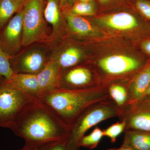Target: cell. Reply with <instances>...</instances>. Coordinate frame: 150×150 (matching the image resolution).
Listing matches in <instances>:
<instances>
[{
    "label": "cell",
    "instance_id": "obj_32",
    "mask_svg": "<svg viewBox=\"0 0 150 150\" xmlns=\"http://www.w3.org/2000/svg\"><path fill=\"white\" fill-rule=\"evenodd\" d=\"M150 95V85L149 86V87L146 90V91L143 94V95L139 99V100H137V101H139L140 100L142 99V98H144L146 97L149 96ZM136 103V102H135Z\"/></svg>",
    "mask_w": 150,
    "mask_h": 150
},
{
    "label": "cell",
    "instance_id": "obj_15",
    "mask_svg": "<svg viewBox=\"0 0 150 150\" xmlns=\"http://www.w3.org/2000/svg\"><path fill=\"white\" fill-rule=\"evenodd\" d=\"M150 85V60L138 71L127 84L129 105L137 102Z\"/></svg>",
    "mask_w": 150,
    "mask_h": 150
},
{
    "label": "cell",
    "instance_id": "obj_18",
    "mask_svg": "<svg viewBox=\"0 0 150 150\" xmlns=\"http://www.w3.org/2000/svg\"><path fill=\"white\" fill-rule=\"evenodd\" d=\"M123 143L134 150H150V132L126 130Z\"/></svg>",
    "mask_w": 150,
    "mask_h": 150
},
{
    "label": "cell",
    "instance_id": "obj_22",
    "mask_svg": "<svg viewBox=\"0 0 150 150\" xmlns=\"http://www.w3.org/2000/svg\"><path fill=\"white\" fill-rule=\"evenodd\" d=\"M103 137V130L98 127H96L90 134L84 136L80 143V147L90 149H95L97 147Z\"/></svg>",
    "mask_w": 150,
    "mask_h": 150
},
{
    "label": "cell",
    "instance_id": "obj_25",
    "mask_svg": "<svg viewBox=\"0 0 150 150\" xmlns=\"http://www.w3.org/2000/svg\"><path fill=\"white\" fill-rule=\"evenodd\" d=\"M18 150H67L66 142H52L37 146L27 147L23 146Z\"/></svg>",
    "mask_w": 150,
    "mask_h": 150
},
{
    "label": "cell",
    "instance_id": "obj_19",
    "mask_svg": "<svg viewBox=\"0 0 150 150\" xmlns=\"http://www.w3.org/2000/svg\"><path fill=\"white\" fill-rule=\"evenodd\" d=\"M109 98L113 101L122 112L129 105L130 99L127 85L115 83L106 88Z\"/></svg>",
    "mask_w": 150,
    "mask_h": 150
},
{
    "label": "cell",
    "instance_id": "obj_35",
    "mask_svg": "<svg viewBox=\"0 0 150 150\" xmlns=\"http://www.w3.org/2000/svg\"><path fill=\"white\" fill-rule=\"evenodd\" d=\"M92 1V0H76V1H81V2H87V1Z\"/></svg>",
    "mask_w": 150,
    "mask_h": 150
},
{
    "label": "cell",
    "instance_id": "obj_34",
    "mask_svg": "<svg viewBox=\"0 0 150 150\" xmlns=\"http://www.w3.org/2000/svg\"><path fill=\"white\" fill-rule=\"evenodd\" d=\"M67 0H60L61 1V5L62 8H63V10L67 6Z\"/></svg>",
    "mask_w": 150,
    "mask_h": 150
},
{
    "label": "cell",
    "instance_id": "obj_2",
    "mask_svg": "<svg viewBox=\"0 0 150 150\" xmlns=\"http://www.w3.org/2000/svg\"><path fill=\"white\" fill-rule=\"evenodd\" d=\"M109 98L106 88L69 91L57 88L40 98L59 118L71 126L81 112L92 105Z\"/></svg>",
    "mask_w": 150,
    "mask_h": 150
},
{
    "label": "cell",
    "instance_id": "obj_3",
    "mask_svg": "<svg viewBox=\"0 0 150 150\" xmlns=\"http://www.w3.org/2000/svg\"><path fill=\"white\" fill-rule=\"evenodd\" d=\"M121 111L109 98L92 105L81 112L70 126L66 141L67 150H79L81 140L92 127L109 118L119 117Z\"/></svg>",
    "mask_w": 150,
    "mask_h": 150
},
{
    "label": "cell",
    "instance_id": "obj_17",
    "mask_svg": "<svg viewBox=\"0 0 150 150\" xmlns=\"http://www.w3.org/2000/svg\"><path fill=\"white\" fill-rule=\"evenodd\" d=\"M8 80L23 93L34 98H39L40 90L37 75L14 74Z\"/></svg>",
    "mask_w": 150,
    "mask_h": 150
},
{
    "label": "cell",
    "instance_id": "obj_13",
    "mask_svg": "<svg viewBox=\"0 0 150 150\" xmlns=\"http://www.w3.org/2000/svg\"><path fill=\"white\" fill-rule=\"evenodd\" d=\"M126 123V130L150 132V108L129 105L118 117Z\"/></svg>",
    "mask_w": 150,
    "mask_h": 150
},
{
    "label": "cell",
    "instance_id": "obj_24",
    "mask_svg": "<svg viewBox=\"0 0 150 150\" xmlns=\"http://www.w3.org/2000/svg\"><path fill=\"white\" fill-rule=\"evenodd\" d=\"M126 126L125 121L123 120L114 123L103 130L104 137H108L112 143H115L118 136L125 131Z\"/></svg>",
    "mask_w": 150,
    "mask_h": 150
},
{
    "label": "cell",
    "instance_id": "obj_12",
    "mask_svg": "<svg viewBox=\"0 0 150 150\" xmlns=\"http://www.w3.org/2000/svg\"><path fill=\"white\" fill-rule=\"evenodd\" d=\"M96 21L104 27L120 31H129L139 25L138 18L129 11H120L100 16Z\"/></svg>",
    "mask_w": 150,
    "mask_h": 150
},
{
    "label": "cell",
    "instance_id": "obj_5",
    "mask_svg": "<svg viewBox=\"0 0 150 150\" xmlns=\"http://www.w3.org/2000/svg\"><path fill=\"white\" fill-rule=\"evenodd\" d=\"M52 48L47 43L36 42L23 47L10 57V62L14 74L37 75L51 59Z\"/></svg>",
    "mask_w": 150,
    "mask_h": 150
},
{
    "label": "cell",
    "instance_id": "obj_33",
    "mask_svg": "<svg viewBox=\"0 0 150 150\" xmlns=\"http://www.w3.org/2000/svg\"><path fill=\"white\" fill-rule=\"evenodd\" d=\"M76 1V0H67V6L64 8L71 6L74 4Z\"/></svg>",
    "mask_w": 150,
    "mask_h": 150
},
{
    "label": "cell",
    "instance_id": "obj_11",
    "mask_svg": "<svg viewBox=\"0 0 150 150\" xmlns=\"http://www.w3.org/2000/svg\"><path fill=\"white\" fill-rule=\"evenodd\" d=\"M77 43L66 38L53 48L51 59L59 64L61 70L83 64L85 50Z\"/></svg>",
    "mask_w": 150,
    "mask_h": 150
},
{
    "label": "cell",
    "instance_id": "obj_36",
    "mask_svg": "<svg viewBox=\"0 0 150 150\" xmlns=\"http://www.w3.org/2000/svg\"><path fill=\"white\" fill-rule=\"evenodd\" d=\"M147 1H150V0H147Z\"/></svg>",
    "mask_w": 150,
    "mask_h": 150
},
{
    "label": "cell",
    "instance_id": "obj_30",
    "mask_svg": "<svg viewBox=\"0 0 150 150\" xmlns=\"http://www.w3.org/2000/svg\"><path fill=\"white\" fill-rule=\"evenodd\" d=\"M106 150H134L132 148L127 146L125 144H122L120 147L118 148H112V149H109Z\"/></svg>",
    "mask_w": 150,
    "mask_h": 150
},
{
    "label": "cell",
    "instance_id": "obj_27",
    "mask_svg": "<svg viewBox=\"0 0 150 150\" xmlns=\"http://www.w3.org/2000/svg\"><path fill=\"white\" fill-rule=\"evenodd\" d=\"M126 0H98L100 7L102 8L114 7L115 5L121 4Z\"/></svg>",
    "mask_w": 150,
    "mask_h": 150
},
{
    "label": "cell",
    "instance_id": "obj_28",
    "mask_svg": "<svg viewBox=\"0 0 150 150\" xmlns=\"http://www.w3.org/2000/svg\"><path fill=\"white\" fill-rule=\"evenodd\" d=\"M131 105H134L138 107L150 108V95L140 100L135 103L131 104Z\"/></svg>",
    "mask_w": 150,
    "mask_h": 150
},
{
    "label": "cell",
    "instance_id": "obj_16",
    "mask_svg": "<svg viewBox=\"0 0 150 150\" xmlns=\"http://www.w3.org/2000/svg\"><path fill=\"white\" fill-rule=\"evenodd\" d=\"M64 14L67 22V36L82 38L93 35V26L85 17L67 13Z\"/></svg>",
    "mask_w": 150,
    "mask_h": 150
},
{
    "label": "cell",
    "instance_id": "obj_26",
    "mask_svg": "<svg viewBox=\"0 0 150 150\" xmlns=\"http://www.w3.org/2000/svg\"><path fill=\"white\" fill-rule=\"evenodd\" d=\"M132 4L136 10L145 18L150 20V1L147 0H132Z\"/></svg>",
    "mask_w": 150,
    "mask_h": 150
},
{
    "label": "cell",
    "instance_id": "obj_21",
    "mask_svg": "<svg viewBox=\"0 0 150 150\" xmlns=\"http://www.w3.org/2000/svg\"><path fill=\"white\" fill-rule=\"evenodd\" d=\"M22 9L11 0H0V32L13 16Z\"/></svg>",
    "mask_w": 150,
    "mask_h": 150
},
{
    "label": "cell",
    "instance_id": "obj_29",
    "mask_svg": "<svg viewBox=\"0 0 150 150\" xmlns=\"http://www.w3.org/2000/svg\"><path fill=\"white\" fill-rule=\"evenodd\" d=\"M142 49L150 55V40H146L142 43Z\"/></svg>",
    "mask_w": 150,
    "mask_h": 150
},
{
    "label": "cell",
    "instance_id": "obj_31",
    "mask_svg": "<svg viewBox=\"0 0 150 150\" xmlns=\"http://www.w3.org/2000/svg\"><path fill=\"white\" fill-rule=\"evenodd\" d=\"M15 4H16L21 8H23V6L27 0H11Z\"/></svg>",
    "mask_w": 150,
    "mask_h": 150
},
{
    "label": "cell",
    "instance_id": "obj_4",
    "mask_svg": "<svg viewBox=\"0 0 150 150\" xmlns=\"http://www.w3.org/2000/svg\"><path fill=\"white\" fill-rule=\"evenodd\" d=\"M46 0H27L22 9L23 46L36 42L48 44L51 28L44 15Z\"/></svg>",
    "mask_w": 150,
    "mask_h": 150
},
{
    "label": "cell",
    "instance_id": "obj_8",
    "mask_svg": "<svg viewBox=\"0 0 150 150\" xmlns=\"http://www.w3.org/2000/svg\"><path fill=\"white\" fill-rule=\"evenodd\" d=\"M83 64L61 70L58 88L79 91L101 86L99 81L96 79L94 72Z\"/></svg>",
    "mask_w": 150,
    "mask_h": 150
},
{
    "label": "cell",
    "instance_id": "obj_9",
    "mask_svg": "<svg viewBox=\"0 0 150 150\" xmlns=\"http://www.w3.org/2000/svg\"><path fill=\"white\" fill-rule=\"evenodd\" d=\"M44 15L51 26L48 44L53 49L67 36V22L60 0H46Z\"/></svg>",
    "mask_w": 150,
    "mask_h": 150
},
{
    "label": "cell",
    "instance_id": "obj_14",
    "mask_svg": "<svg viewBox=\"0 0 150 150\" xmlns=\"http://www.w3.org/2000/svg\"><path fill=\"white\" fill-rule=\"evenodd\" d=\"M60 71L59 64L50 59L45 68L37 74L40 90L39 98L58 88Z\"/></svg>",
    "mask_w": 150,
    "mask_h": 150
},
{
    "label": "cell",
    "instance_id": "obj_6",
    "mask_svg": "<svg viewBox=\"0 0 150 150\" xmlns=\"http://www.w3.org/2000/svg\"><path fill=\"white\" fill-rule=\"evenodd\" d=\"M96 66L102 75L100 86L105 88L117 81L130 79L131 81L132 75L142 69V63L138 59L120 54L103 57L98 61Z\"/></svg>",
    "mask_w": 150,
    "mask_h": 150
},
{
    "label": "cell",
    "instance_id": "obj_10",
    "mask_svg": "<svg viewBox=\"0 0 150 150\" xmlns=\"http://www.w3.org/2000/svg\"><path fill=\"white\" fill-rule=\"evenodd\" d=\"M22 10L16 13L0 32V47L10 57L23 47Z\"/></svg>",
    "mask_w": 150,
    "mask_h": 150
},
{
    "label": "cell",
    "instance_id": "obj_23",
    "mask_svg": "<svg viewBox=\"0 0 150 150\" xmlns=\"http://www.w3.org/2000/svg\"><path fill=\"white\" fill-rule=\"evenodd\" d=\"M10 59V56L0 47V76L8 80L14 74L11 67Z\"/></svg>",
    "mask_w": 150,
    "mask_h": 150
},
{
    "label": "cell",
    "instance_id": "obj_7",
    "mask_svg": "<svg viewBox=\"0 0 150 150\" xmlns=\"http://www.w3.org/2000/svg\"><path fill=\"white\" fill-rule=\"evenodd\" d=\"M35 99L0 76V127L8 129L25 106Z\"/></svg>",
    "mask_w": 150,
    "mask_h": 150
},
{
    "label": "cell",
    "instance_id": "obj_1",
    "mask_svg": "<svg viewBox=\"0 0 150 150\" xmlns=\"http://www.w3.org/2000/svg\"><path fill=\"white\" fill-rule=\"evenodd\" d=\"M8 129L23 139L24 146L30 147L66 142L70 126L47 104L36 98L25 106Z\"/></svg>",
    "mask_w": 150,
    "mask_h": 150
},
{
    "label": "cell",
    "instance_id": "obj_20",
    "mask_svg": "<svg viewBox=\"0 0 150 150\" xmlns=\"http://www.w3.org/2000/svg\"><path fill=\"white\" fill-rule=\"evenodd\" d=\"M97 8L94 0L87 2H75L69 7L64 9V13L81 16H90L94 15Z\"/></svg>",
    "mask_w": 150,
    "mask_h": 150
}]
</instances>
